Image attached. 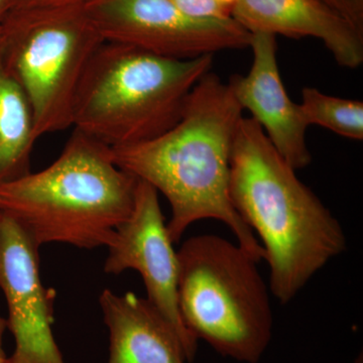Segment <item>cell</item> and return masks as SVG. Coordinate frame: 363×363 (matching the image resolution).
<instances>
[{"label": "cell", "instance_id": "6da1fadb", "mask_svg": "<svg viewBox=\"0 0 363 363\" xmlns=\"http://www.w3.org/2000/svg\"><path fill=\"white\" fill-rule=\"evenodd\" d=\"M242 111L230 85L210 71L193 87L173 128L147 142L111 147V152L119 168L167 198V228L174 243L195 222L216 219L259 262L264 248L229 197L231 150Z\"/></svg>", "mask_w": 363, "mask_h": 363}, {"label": "cell", "instance_id": "7a4b0ae2", "mask_svg": "<svg viewBox=\"0 0 363 363\" xmlns=\"http://www.w3.org/2000/svg\"><path fill=\"white\" fill-rule=\"evenodd\" d=\"M229 197L257 234L269 290L288 304L330 260L345 252L342 226L252 117H241L230 157Z\"/></svg>", "mask_w": 363, "mask_h": 363}, {"label": "cell", "instance_id": "3957f363", "mask_svg": "<svg viewBox=\"0 0 363 363\" xmlns=\"http://www.w3.org/2000/svg\"><path fill=\"white\" fill-rule=\"evenodd\" d=\"M138 183L114 162L111 147L74 128L51 166L0 183V212L40 247H108L133 213Z\"/></svg>", "mask_w": 363, "mask_h": 363}, {"label": "cell", "instance_id": "277c9868", "mask_svg": "<svg viewBox=\"0 0 363 363\" xmlns=\"http://www.w3.org/2000/svg\"><path fill=\"white\" fill-rule=\"evenodd\" d=\"M213 55L178 60L104 42L91 58L73 106V128L107 147L152 140L179 121Z\"/></svg>", "mask_w": 363, "mask_h": 363}, {"label": "cell", "instance_id": "5b68a950", "mask_svg": "<svg viewBox=\"0 0 363 363\" xmlns=\"http://www.w3.org/2000/svg\"><path fill=\"white\" fill-rule=\"evenodd\" d=\"M177 252L179 310L187 330L223 357L259 362L274 325L259 262L215 234L192 236Z\"/></svg>", "mask_w": 363, "mask_h": 363}, {"label": "cell", "instance_id": "8992f818", "mask_svg": "<svg viewBox=\"0 0 363 363\" xmlns=\"http://www.w3.org/2000/svg\"><path fill=\"white\" fill-rule=\"evenodd\" d=\"M104 42L85 4L18 9L0 21L4 60L32 106L37 138L73 128L79 84Z\"/></svg>", "mask_w": 363, "mask_h": 363}, {"label": "cell", "instance_id": "52a82bcc", "mask_svg": "<svg viewBox=\"0 0 363 363\" xmlns=\"http://www.w3.org/2000/svg\"><path fill=\"white\" fill-rule=\"evenodd\" d=\"M91 21L105 42L187 60L250 48L252 33L233 20H198L171 0H88Z\"/></svg>", "mask_w": 363, "mask_h": 363}, {"label": "cell", "instance_id": "ba28073f", "mask_svg": "<svg viewBox=\"0 0 363 363\" xmlns=\"http://www.w3.org/2000/svg\"><path fill=\"white\" fill-rule=\"evenodd\" d=\"M157 194L147 182L138 180L135 208L107 247L104 271L116 276L130 269L140 272L147 300L177 332L191 362L197 352L198 340L186 328L179 310L178 252L174 250Z\"/></svg>", "mask_w": 363, "mask_h": 363}, {"label": "cell", "instance_id": "9c48e42d", "mask_svg": "<svg viewBox=\"0 0 363 363\" xmlns=\"http://www.w3.org/2000/svg\"><path fill=\"white\" fill-rule=\"evenodd\" d=\"M39 250L18 222L0 212V289L6 328L16 341L6 363H65L52 335L56 293L40 281Z\"/></svg>", "mask_w": 363, "mask_h": 363}, {"label": "cell", "instance_id": "30bf717a", "mask_svg": "<svg viewBox=\"0 0 363 363\" xmlns=\"http://www.w3.org/2000/svg\"><path fill=\"white\" fill-rule=\"evenodd\" d=\"M253 60L247 76L233 75L228 84L241 108L247 109L274 149L295 171L312 162L306 143V123L300 104L285 89L277 60L276 35L252 33Z\"/></svg>", "mask_w": 363, "mask_h": 363}, {"label": "cell", "instance_id": "8fae6325", "mask_svg": "<svg viewBox=\"0 0 363 363\" xmlns=\"http://www.w3.org/2000/svg\"><path fill=\"white\" fill-rule=\"evenodd\" d=\"M231 18L250 33L321 40L339 66L363 63V32L321 0H234Z\"/></svg>", "mask_w": 363, "mask_h": 363}, {"label": "cell", "instance_id": "7c38bea8", "mask_svg": "<svg viewBox=\"0 0 363 363\" xmlns=\"http://www.w3.org/2000/svg\"><path fill=\"white\" fill-rule=\"evenodd\" d=\"M99 303L111 333L108 363L189 362L178 334L147 298L107 289Z\"/></svg>", "mask_w": 363, "mask_h": 363}, {"label": "cell", "instance_id": "4fadbf2b", "mask_svg": "<svg viewBox=\"0 0 363 363\" xmlns=\"http://www.w3.org/2000/svg\"><path fill=\"white\" fill-rule=\"evenodd\" d=\"M37 140L32 106L7 68L0 43V183L30 173V154Z\"/></svg>", "mask_w": 363, "mask_h": 363}, {"label": "cell", "instance_id": "5bb4252c", "mask_svg": "<svg viewBox=\"0 0 363 363\" xmlns=\"http://www.w3.org/2000/svg\"><path fill=\"white\" fill-rule=\"evenodd\" d=\"M303 117L308 126L315 124L350 140H363V102L324 94L314 87L302 89Z\"/></svg>", "mask_w": 363, "mask_h": 363}, {"label": "cell", "instance_id": "9a60e30c", "mask_svg": "<svg viewBox=\"0 0 363 363\" xmlns=\"http://www.w3.org/2000/svg\"><path fill=\"white\" fill-rule=\"evenodd\" d=\"M188 16L198 20H228L233 16L234 0H171Z\"/></svg>", "mask_w": 363, "mask_h": 363}, {"label": "cell", "instance_id": "2e32d148", "mask_svg": "<svg viewBox=\"0 0 363 363\" xmlns=\"http://www.w3.org/2000/svg\"><path fill=\"white\" fill-rule=\"evenodd\" d=\"M351 25L363 32V0H321Z\"/></svg>", "mask_w": 363, "mask_h": 363}, {"label": "cell", "instance_id": "e0dca14e", "mask_svg": "<svg viewBox=\"0 0 363 363\" xmlns=\"http://www.w3.org/2000/svg\"><path fill=\"white\" fill-rule=\"evenodd\" d=\"M88 0H7L6 13L18 9L74 6V4H84Z\"/></svg>", "mask_w": 363, "mask_h": 363}, {"label": "cell", "instance_id": "ac0fdd59", "mask_svg": "<svg viewBox=\"0 0 363 363\" xmlns=\"http://www.w3.org/2000/svg\"><path fill=\"white\" fill-rule=\"evenodd\" d=\"M4 329H0V363H6L7 357L2 347V337H4Z\"/></svg>", "mask_w": 363, "mask_h": 363}, {"label": "cell", "instance_id": "d6986e66", "mask_svg": "<svg viewBox=\"0 0 363 363\" xmlns=\"http://www.w3.org/2000/svg\"><path fill=\"white\" fill-rule=\"evenodd\" d=\"M7 0H0V21L4 18L6 13Z\"/></svg>", "mask_w": 363, "mask_h": 363}, {"label": "cell", "instance_id": "ffe728a7", "mask_svg": "<svg viewBox=\"0 0 363 363\" xmlns=\"http://www.w3.org/2000/svg\"><path fill=\"white\" fill-rule=\"evenodd\" d=\"M6 322V319H4V318L0 317V324L4 323Z\"/></svg>", "mask_w": 363, "mask_h": 363}]
</instances>
